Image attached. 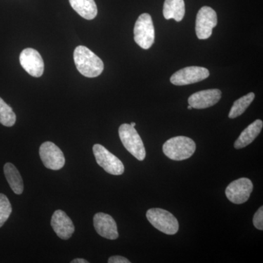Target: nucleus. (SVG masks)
<instances>
[{"mask_svg": "<svg viewBox=\"0 0 263 263\" xmlns=\"http://www.w3.org/2000/svg\"><path fill=\"white\" fill-rule=\"evenodd\" d=\"M253 187V183L250 179L240 178L228 185L226 190V196L233 203H245L250 197Z\"/></svg>", "mask_w": 263, "mask_h": 263, "instance_id": "obj_10", "label": "nucleus"}, {"mask_svg": "<svg viewBox=\"0 0 263 263\" xmlns=\"http://www.w3.org/2000/svg\"><path fill=\"white\" fill-rule=\"evenodd\" d=\"M166 157L175 161H182L190 158L196 150V144L188 137L177 136L171 138L162 146Z\"/></svg>", "mask_w": 263, "mask_h": 263, "instance_id": "obj_2", "label": "nucleus"}, {"mask_svg": "<svg viewBox=\"0 0 263 263\" xmlns=\"http://www.w3.org/2000/svg\"><path fill=\"white\" fill-rule=\"evenodd\" d=\"M71 263H89V262L84 259L78 258L74 259L73 260L71 261Z\"/></svg>", "mask_w": 263, "mask_h": 263, "instance_id": "obj_24", "label": "nucleus"}, {"mask_svg": "<svg viewBox=\"0 0 263 263\" xmlns=\"http://www.w3.org/2000/svg\"><path fill=\"white\" fill-rule=\"evenodd\" d=\"M39 154L43 164L48 169L58 171L65 165V158L63 152L52 142L43 143L40 147Z\"/></svg>", "mask_w": 263, "mask_h": 263, "instance_id": "obj_9", "label": "nucleus"}, {"mask_svg": "<svg viewBox=\"0 0 263 263\" xmlns=\"http://www.w3.org/2000/svg\"><path fill=\"white\" fill-rule=\"evenodd\" d=\"M12 213V205L8 197L0 193V228H2Z\"/></svg>", "mask_w": 263, "mask_h": 263, "instance_id": "obj_21", "label": "nucleus"}, {"mask_svg": "<svg viewBox=\"0 0 263 263\" xmlns=\"http://www.w3.org/2000/svg\"><path fill=\"white\" fill-rule=\"evenodd\" d=\"M21 65L33 77L39 78L44 72V62L39 52L34 48H25L19 57Z\"/></svg>", "mask_w": 263, "mask_h": 263, "instance_id": "obj_11", "label": "nucleus"}, {"mask_svg": "<svg viewBox=\"0 0 263 263\" xmlns=\"http://www.w3.org/2000/svg\"><path fill=\"white\" fill-rule=\"evenodd\" d=\"M146 217L156 229L167 235H175L179 229V221L171 213L162 209H151Z\"/></svg>", "mask_w": 263, "mask_h": 263, "instance_id": "obj_4", "label": "nucleus"}, {"mask_svg": "<svg viewBox=\"0 0 263 263\" xmlns=\"http://www.w3.org/2000/svg\"><path fill=\"white\" fill-rule=\"evenodd\" d=\"M130 125L132 126V127H136V124L135 122H132Z\"/></svg>", "mask_w": 263, "mask_h": 263, "instance_id": "obj_25", "label": "nucleus"}, {"mask_svg": "<svg viewBox=\"0 0 263 263\" xmlns=\"http://www.w3.org/2000/svg\"><path fill=\"white\" fill-rule=\"evenodd\" d=\"M119 138L124 148L139 161L146 158V149L141 137L130 124H123L119 127Z\"/></svg>", "mask_w": 263, "mask_h": 263, "instance_id": "obj_3", "label": "nucleus"}, {"mask_svg": "<svg viewBox=\"0 0 263 263\" xmlns=\"http://www.w3.org/2000/svg\"><path fill=\"white\" fill-rule=\"evenodd\" d=\"M189 110H192L193 109V107L191 106V105H189L188 108Z\"/></svg>", "mask_w": 263, "mask_h": 263, "instance_id": "obj_26", "label": "nucleus"}, {"mask_svg": "<svg viewBox=\"0 0 263 263\" xmlns=\"http://www.w3.org/2000/svg\"><path fill=\"white\" fill-rule=\"evenodd\" d=\"M16 121V116L10 105L0 98V124L5 127H12Z\"/></svg>", "mask_w": 263, "mask_h": 263, "instance_id": "obj_20", "label": "nucleus"}, {"mask_svg": "<svg viewBox=\"0 0 263 263\" xmlns=\"http://www.w3.org/2000/svg\"><path fill=\"white\" fill-rule=\"evenodd\" d=\"M185 15V3L183 0H165L163 5L164 18L174 19L176 22L182 21Z\"/></svg>", "mask_w": 263, "mask_h": 263, "instance_id": "obj_17", "label": "nucleus"}, {"mask_svg": "<svg viewBox=\"0 0 263 263\" xmlns=\"http://www.w3.org/2000/svg\"><path fill=\"white\" fill-rule=\"evenodd\" d=\"M51 226L58 237L63 240L69 239L75 231V226L70 218L62 210L53 213Z\"/></svg>", "mask_w": 263, "mask_h": 263, "instance_id": "obj_14", "label": "nucleus"}, {"mask_svg": "<svg viewBox=\"0 0 263 263\" xmlns=\"http://www.w3.org/2000/svg\"><path fill=\"white\" fill-rule=\"evenodd\" d=\"M108 262L109 263H129L130 261L122 256H113L108 259Z\"/></svg>", "mask_w": 263, "mask_h": 263, "instance_id": "obj_23", "label": "nucleus"}, {"mask_svg": "<svg viewBox=\"0 0 263 263\" xmlns=\"http://www.w3.org/2000/svg\"><path fill=\"white\" fill-rule=\"evenodd\" d=\"M221 98V91L219 89L203 90L192 95L188 99V103L193 108L205 109L219 103Z\"/></svg>", "mask_w": 263, "mask_h": 263, "instance_id": "obj_13", "label": "nucleus"}, {"mask_svg": "<svg viewBox=\"0 0 263 263\" xmlns=\"http://www.w3.org/2000/svg\"><path fill=\"white\" fill-rule=\"evenodd\" d=\"M94 227L100 236L109 240L119 238L117 222L111 216L104 213H98L94 216Z\"/></svg>", "mask_w": 263, "mask_h": 263, "instance_id": "obj_12", "label": "nucleus"}, {"mask_svg": "<svg viewBox=\"0 0 263 263\" xmlns=\"http://www.w3.org/2000/svg\"><path fill=\"white\" fill-rule=\"evenodd\" d=\"M254 98H255L254 93L250 92L238 100H235L232 106L231 110H230L229 116H228L230 119H235L245 113L251 103L253 102Z\"/></svg>", "mask_w": 263, "mask_h": 263, "instance_id": "obj_19", "label": "nucleus"}, {"mask_svg": "<svg viewBox=\"0 0 263 263\" xmlns=\"http://www.w3.org/2000/svg\"><path fill=\"white\" fill-rule=\"evenodd\" d=\"M216 24L217 15L215 10L209 6L202 7L197 13L195 23L197 37L200 40L209 39Z\"/></svg>", "mask_w": 263, "mask_h": 263, "instance_id": "obj_7", "label": "nucleus"}, {"mask_svg": "<svg viewBox=\"0 0 263 263\" xmlns=\"http://www.w3.org/2000/svg\"><path fill=\"white\" fill-rule=\"evenodd\" d=\"M76 68L85 77H98L103 72L104 64L100 57L84 46L76 48L73 53Z\"/></svg>", "mask_w": 263, "mask_h": 263, "instance_id": "obj_1", "label": "nucleus"}, {"mask_svg": "<svg viewBox=\"0 0 263 263\" xmlns=\"http://www.w3.org/2000/svg\"><path fill=\"white\" fill-rule=\"evenodd\" d=\"M263 127V122L260 119L254 121L240 133L238 139L234 143L235 148L240 149L249 146L259 136Z\"/></svg>", "mask_w": 263, "mask_h": 263, "instance_id": "obj_15", "label": "nucleus"}, {"mask_svg": "<svg viewBox=\"0 0 263 263\" xmlns=\"http://www.w3.org/2000/svg\"><path fill=\"white\" fill-rule=\"evenodd\" d=\"M69 2L76 13L86 20H92L98 15L95 0H69Z\"/></svg>", "mask_w": 263, "mask_h": 263, "instance_id": "obj_16", "label": "nucleus"}, {"mask_svg": "<svg viewBox=\"0 0 263 263\" xmlns=\"http://www.w3.org/2000/svg\"><path fill=\"white\" fill-rule=\"evenodd\" d=\"M210 72L205 67L192 66L181 69L171 76V82L176 86H184L200 82L209 77Z\"/></svg>", "mask_w": 263, "mask_h": 263, "instance_id": "obj_8", "label": "nucleus"}, {"mask_svg": "<svg viewBox=\"0 0 263 263\" xmlns=\"http://www.w3.org/2000/svg\"><path fill=\"white\" fill-rule=\"evenodd\" d=\"M93 153L99 165L108 174L119 176L124 172V166L122 161L102 145H94Z\"/></svg>", "mask_w": 263, "mask_h": 263, "instance_id": "obj_6", "label": "nucleus"}, {"mask_svg": "<svg viewBox=\"0 0 263 263\" xmlns=\"http://www.w3.org/2000/svg\"><path fill=\"white\" fill-rule=\"evenodd\" d=\"M253 224L257 229L263 230V207L259 208L257 212L254 214L253 218Z\"/></svg>", "mask_w": 263, "mask_h": 263, "instance_id": "obj_22", "label": "nucleus"}, {"mask_svg": "<svg viewBox=\"0 0 263 263\" xmlns=\"http://www.w3.org/2000/svg\"><path fill=\"white\" fill-rule=\"evenodd\" d=\"M155 30L152 16L143 13L137 19L134 27V40L143 49H148L155 43Z\"/></svg>", "mask_w": 263, "mask_h": 263, "instance_id": "obj_5", "label": "nucleus"}, {"mask_svg": "<svg viewBox=\"0 0 263 263\" xmlns=\"http://www.w3.org/2000/svg\"><path fill=\"white\" fill-rule=\"evenodd\" d=\"M4 174L11 190L16 195L22 194L24 191L23 179L16 167L8 162L5 164Z\"/></svg>", "mask_w": 263, "mask_h": 263, "instance_id": "obj_18", "label": "nucleus"}]
</instances>
